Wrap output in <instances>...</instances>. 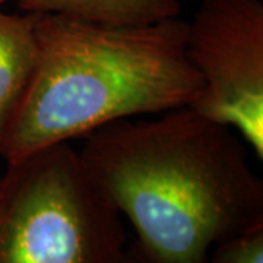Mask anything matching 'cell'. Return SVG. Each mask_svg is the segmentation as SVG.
<instances>
[{
	"label": "cell",
	"instance_id": "cell-1",
	"mask_svg": "<svg viewBox=\"0 0 263 263\" xmlns=\"http://www.w3.org/2000/svg\"><path fill=\"white\" fill-rule=\"evenodd\" d=\"M245 141L192 107L123 119L86 136L89 179L130 221L148 263H208L222 240L263 226V181Z\"/></svg>",
	"mask_w": 263,
	"mask_h": 263
},
{
	"label": "cell",
	"instance_id": "cell-2",
	"mask_svg": "<svg viewBox=\"0 0 263 263\" xmlns=\"http://www.w3.org/2000/svg\"><path fill=\"white\" fill-rule=\"evenodd\" d=\"M34 31L35 67L0 141L6 162L117 120L189 107L202 89L183 19L114 27L34 13Z\"/></svg>",
	"mask_w": 263,
	"mask_h": 263
},
{
	"label": "cell",
	"instance_id": "cell-3",
	"mask_svg": "<svg viewBox=\"0 0 263 263\" xmlns=\"http://www.w3.org/2000/svg\"><path fill=\"white\" fill-rule=\"evenodd\" d=\"M0 174V263H116L122 215L69 142L6 162Z\"/></svg>",
	"mask_w": 263,
	"mask_h": 263
},
{
	"label": "cell",
	"instance_id": "cell-4",
	"mask_svg": "<svg viewBox=\"0 0 263 263\" xmlns=\"http://www.w3.org/2000/svg\"><path fill=\"white\" fill-rule=\"evenodd\" d=\"M186 54L202 89L195 111L226 124L263 158V0H202Z\"/></svg>",
	"mask_w": 263,
	"mask_h": 263
},
{
	"label": "cell",
	"instance_id": "cell-5",
	"mask_svg": "<svg viewBox=\"0 0 263 263\" xmlns=\"http://www.w3.org/2000/svg\"><path fill=\"white\" fill-rule=\"evenodd\" d=\"M15 2L25 13H51L114 27L148 25L179 18L180 0H0Z\"/></svg>",
	"mask_w": 263,
	"mask_h": 263
},
{
	"label": "cell",
	"instance_id": "cell-6",
	"mask_svg": "<svg viewBox=\"0 0 263 263\" xmlns=\"http://www.w3.org/2000/svg\"><path fill=\"white\" fill-rule=\"evenodd\" d=\"M35 57L34 13L10 15L0 9V141L31 81Z\"/></svg>",
	"mask_w": 263,
	"mask_h": 263
},
{
	"label": "cell",
	"instance_id": "cell-7",
	"mask_svg": "<svg viewBox=\"0 0 263 263\" xmlns=\"http://www.w3.org/2000/svg\"><path fill=\"white\" fill-rule=\"evenodd\" d=\"M208 263H263V226L250 228L214 246Z\"/></svg>",
	"mask_w": 263,
	"mask_h": 263
},
{
	"label": "cell",
	"instance_id": "cell-8",
	"mask_svg": "<svg viewBox=\"0 0 263 263\" xmlns=\"http://www.w3.org/2000/svg\"><path fill=\"white\" fill-rule=\"evenodd\" d=\"M116 263H148L145 256L141 252V249L138 245L133 241L130 246H126V249L123 250L120 257L116 260Z\"/></svg>",
	"mask_w": 263,
	"mask_h": 263
}]
</instances>
